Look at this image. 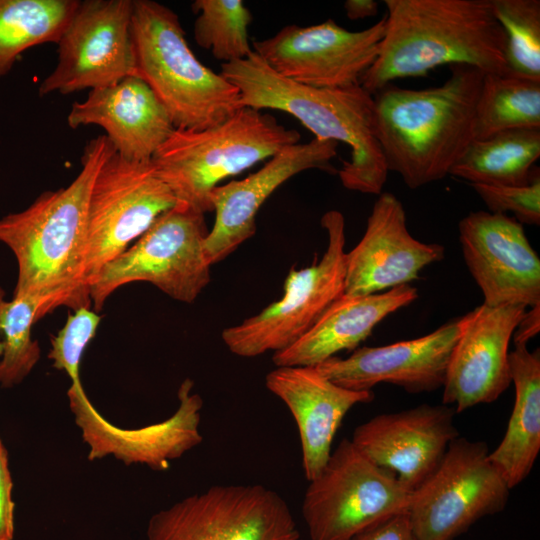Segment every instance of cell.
<instances>
[{
  "label": "cell",
  "instance_id": "f546056e",
  "mask_svg": "<svg viewBox=\"0 0 540 540\" xmlns=\"http://www.w3.org/2000/svg\"><path fill=\"white\" fill-rule=\"evenodd\" d=\"M39 320V308L29 299H6L0 287V385L10 388L21 383L40 359V347L32 338V326Z\"/></svg>",
  "mask_w": 540,
  "mask_h": 540
},
{
  "label": "cell",
  "instance_id": "1f68e13d",
  "mask_svg": "<svg viewBox=\"0 0 540 540\" xmlns=\"http://www.w3.org/2000/svg\"><path fill=\"white\" fill-rule=\"evenodd\" d=\"M102 316L91 307L69 314L64 326L51 338L48 358L53 367L63 370L71 383H80V363L88 344L94 338Z\"/></svg>",
  "mask_w": 540,
  "mask_h": 540
},
{
  "label": "cell",
  "instance_id": "e0dca14e",
  "mask_svg": "<svg viewBox=\"0 0 540 540\" xmlns=\"http://www.w3.org/2000/svg\"><path fill=\"white\" fill-rule=\"evenodd\" d=\"M470 312L435 331L385 346L362 347L347 358L331 357L314 368L333 383L354 391H371L380 383L410 393L443 387L453 348Z\"/></svg>",
  "mask_w": 540,
  "mask_h": 540
},
{
  "label": "cell",
  "instance_id": "ac0fdd59",
  "mask_svg": "<svg viewBox=\"0 0 540 540\" xmlns=\"http://www.w3.org/2000/svg\"><path fill=\"white\" fill-rule=\"evenodd\" d=\"M455 414L445 404L383 413L357 426L350 440L374 464L414 491L433 474L459 436Z\"/></svg>",
  "mask_w": 540,
  "mask_h": 540
},
{
  "label": "cell",
  "instance_id": "ffe728a7",
  "mask_svg": "<svg viewBox=\"0 0 540 540\" xmlns=\"http://www.w3.org/2000/svg\"><path fill=\"white\" fill-rule=\"evenodd\" d=\"M526 310L523 305L482 304L470 311L449 360L442 404L460 413L491 403L507 390L509 344Z\"/></svg>",
  "mask_w": 540,
  "mask_h": 540
},
{
  "label": "cell",
  "instance_id": "d4e9b609",
  "mask_svg": "<svg viewBox=\"0 0 540 540\" xmlns=\"http://www.w3.org/2000/svg\"><path fill=\"white\" fill-rule=\"evenodd\" d=\"M508 362L514 405L505 434L488 458L512 489L530 474L540 451V351L514 345Z\"/></svg>",
  "mask_w": 540,
  "mask_h": 540
},
{
  "label": "cell",
  "instance_id": "52a82bcc",
  "mask_svg": "<svg viewBox=\"0 0 540 540\" xmlns=\"http://www.w3.org/2000/svg\"><path fill=\"white\" fill-rule=\"evenodd\" d=\"M204 214L181 203L162 213L127 249L110 260L89 286L99 312L107 298L132 282H148L172 299L192 303L210 282Z\"/></svg>",
  "mask_w": 540,
  "mask_h": 540
},
{
  "label": "cell",
  "instance_id": "9c48e42d",
  "mask_svg": "<svg viewBox=\"0 0 540 540\" xmlns=\"http://www.w3.org/2000/svg\"><path fill=\"white\" fill-rule=\"evenodd\" d=\"M327 247L321 259L299 270L292 268L281 299L242 323L225 328L222 340L240 357H256L288 348L301 338L344 294L346 274L345 220L330 210L321 218Z\"/></svg>",
  "mask_w": 540,
  "mask_h": 540
},
{
  "label": "cell",
  "instance_id": "8fae6325",
  "mask_svg": "<svg viewBox=\"0 0 540 540\" xmlns=\"http://www.w3.org/2000/svg\"><path fill=\"white\" fill-rule=\"evenodd\" d=\"M483 441L458 436L437 469L412 492L408 514L420 540H454L480 518L502 511L510 488Z\"/></svg>",
  "mask_w": 540,
  "mask_h": 540
},
{
  "label": "cell",
  "instance_id": "7a4b0ae2",
  "mask_svg": "<svg viewBox=\"0 0 540 540\" xmlns=\"http://www.w3.org/2000/svg\"><path fill=\"white\" fill-rule=\"evenodd\" d=\"M384 37L360 85L375 94L396 79L442 65L509 74L506 36L490 0H385Z\"/></svg>",
  "mask_w": 540,
  "mask_h": 540
},
{
  "label": "cell",
  "instance_id": "d590c367",
  "mask_svg": "<svg viewBox=\"0 0 540 540\" xmlns=\"http://www.w3.org/2000/svg\"><path fill=\"white\" fill-rule=\"evenodd\" d=\"M530 308L529 311H525L513 333L512 340L514 345H527L539 333L540 305Z\"/></svg>",
  "mask_w": 540,
  "mask_h": 540
},
{
  "label": "cell",
  "instance_id": "d6a6232c",
  "mask_svg": "<svg viewBox=\"0 0 540 540\" xmlns=\"http://www.w3.org/2000/svg\"><path fill=\"white\" fill-rule=\"evenodd\" d=\"M487 206L489 212H511L521 224H540V176L534 174L523 186L470 184Z\"/></svg>",
  "mask_w": 540,
  "mask_h": 540
},
{
  "label": "cell",
  "instance_id": "ba28073f",
  "mask_svg": "<svg viewBox=\"0 0 540 540\" xmlns=\"http://www.w3.org/2000/svg\"><path fill=\"white\" fill-rule=\"evenodd\" d=\"M412 492L345 438L306 489L302 515L309 538L351 540L373 524L408 511Z\"/></svg>",
  "mask_w": 540,
  "mask_h": 540
},
{
  "label": "cell",
  "instance_id": "e575fe53",
  "mask_svg": "<svg viewBox=\"0 0 540 540\" xmlns=\"http://www.w3.org/2000/svg\"><path fill=\"white\" fill-rule=\"evenodd\" d=\"M8 463L7 449L0 437V540H13L15 530L13 481Z\"/></svg>",
  "mask_w": 540,
  "mask_h": 540
},
{
  "label": "cell",
  "instance_id": "83f0119b",
  "mask_svg": "<svg viewBox=\"0 0 540 540\" xmlns=\"http://www.w3.org/2000/svg\"><path fill=\"white\" fill-rule=\"evenodd\" d=\"M522 128H540V81L484 73L475 108L474 140Z\"/></svg>",
  "mask_w": 540,
  "mask_h": 540
},
{
  "label": "cell",
  "instance_id": "8992f818",
  "mask_svg": "<svg viewBox=\"0 0 540 540\" xmlns=\"http://www.w3.org/2000/svg\"><path fill=\"white\" fill-rule=\"evenodd\" d=\"M300 134L276 118L242 107L202 130L175 129L151 159L177 203L212 212L211 191L228 177L297 144Z\"/></svg>",
  "mask_w": 540,
  "mask_h": 540
},
{
  "label": "cell",
  "instance_id": "6da1fadb",
  "mask_svg": "<svg viewBox=\"0 0 540 540\" xmlns=\"http://www.w3.org/2000/svg\"><path fill=\"white\" fill-rule=\"evenodd\" d=\"M113 151L105 135L91 139L68 186L45 191L26 209L0 219V242L17 262L13 297L34 302L39 319L61 306L91 307L85 279L88 203L96 174Z\"/></svg>",
  "mask_w": 540,
  "mask_h": 540
},
{
  "label": "cell",
  "instance_id": "30bf717a",
  "mask_svg": "<svg viewBox=\"0 0 540 540\" xmlns=\"http://www.w3.org/2000/svg\"><path fill=\"white\" fill-rule=\"evenodd\" d=\"M286 501L263 485H215L153 514L146 540H298Z\"/></svg>",
  "mask_w": 540,
  "mask_h": 540
},
{
  "label": "cell",
  "instance_id": "277c9868",
  "mask_svg": "<svg viewBox=\"0 0 540 540\" xmlns=\"http://www.w3.org/2000/svg\"><path fill=\"white\" fill-rule=\"evenodd\" d=\"M220 74L239 90L242 107L289 113L315 138L347 144L351 158L338 171L346 189L383 192L389 171L375 134L374 96L360 84L306 86L274 71L254 51L244 59L223 63Z\"/></svg>",
  "mask_w": 540,
  "mask_h": 540
},
{
  "label": "cell",
  "instance_id": "8d00e7d4",
  "mask_svg": "<svg viewBox=\"0 0 540 540\" xmlns=\"http://www.w3.org/2000/svg\"><path fill=\"white\" fill-rule=\"evenodd\" d=\"M344 9L349 19L361 20L377 15L378 3L373 0H347Z\"/></svg>",
  "mask_w": 540,
  "mask_h": 540
},
{
  "label": "cell",
  "instance_id": "836d02e7",
  "mask_svg": "<svg viewBox=\"0 0 540 540\" xmlns=\"http://www.w3.org/2000/svg\"><path fill=\"white\" fill-rule=\"evenodd\" d=\"M351 540H420L408 512L389 516L366 528Z\"/></svg>",
  "mask_w": 540,
  "mask_h": 540
},
{
  "label": "cell",
  "instance_id": "7c38bea8",
  "mask_svg": "<svg viewBox=\"0 0 540 540\" xmlns=\"http://www.w3.org/2000/svg\"><path fill=\"white\" fill-rule=\"evenodd\" d=\"M177 200L150 161H130L113 151L94 179L87 212L85 279L100 270Z\"/></svg>",
  "mask_w": 540,
  "mask_h": 540
},
{
  "label": "cell",
  "instance_id": "603a6c76",
  "mask_svg": "<svg viewBox=\"0 0 540 540\" xmlns=\"http://www.w3.org/2000/svg\"><path fill=\"white\" fill-rule=\"evenodd\" d=\"M268 390L280 398L296 421L302 453V467L308 481L325 466L332 442L348 411L374 399L372 391L341 387L314 367H276L266 375Z\"/></svg>",
  "mask_w": 540,
  "mask_h": 540
},
{
  "label": "cell",
  "instance_id": "9a60e30c",
  "mask_svg": "<svg viewBox=\"0 0 540 540\" xmlns=\"http://www.w3.org/2000/svg\"><path fill=\"white\" fill-rule=\"evenodd\" d=\"M194 382L187 378L178 389L179 405L166 420L140 428H121L106 420L92 405L82 384H71L69 406L83 441L88 459L114 456L126 465L145 464L153 470L169 468L171 460L199 445L203 400L193 393Z\"/></svg>",
  "mask_w": 540,
  "mask_h": 540
},
{
  "label": "cell",
  "instance_id": "f1b7e54d",
  "mask_svg": "<svg viewBox=\"0 0 540 540\" xmlns=\"http://www.w3.org/2000/svg\"><path fill=\"white\" fill-rule=\"evenodd\" d=\"M192 10L196 43L223 63L241 60L252 52L248 27L253 20L241 0H195Z\"/></svg>",
  "mask_w": 540,
  "mask_h": 540
},
{
  "label": "cell",
  "instance_id": "cb8c5ba5",
  "mask_svg": "<svg viewBox=\"0 0 540 540\" xmlns=\"http://www.w3.org/2000/svg\"><path fill=\"white\" fill-rule=\"evenodd\" d=\"M417 297V289L408 284L369 295L343 294L301 338L275 352L273 363L315 367L343 350H354L379 322Z\"/></svg>",
  "mask_w": 540,
  "mask_h": 540
},
{
  "label": "cell",
  "instance_id": "2e32d148",
  "mask_svg": "<svg viewBox=\"0 0 540 540\" xmlns=\"http://www.w3.org/2000/svg\"><path fill=\"white\" fill-rule=\"evenodd\" d=\"M458 228L465 264L484 305H540V259L520 222L506 214L474 211Z\"/></svg>",
  "mask_w": 540,
  "mask_h": 540
},
{
  "label": "cell",
  "instance_id": "74e56055",
  "mask_svg": "<svg viewBox=\"0 0 540 540\" xmlns=\"http://www.w3.org/2000/svg\"><path fill=\"white\" fill-rule=\"evenodd\" d=\"M2 353H3V344H2V342L0 340V357H1Z\"/></svg>",
  "mask_w": 540,
  "mask_h": 540
},
{
  "label": "cell",
  "instance_id": "4fadbf2b",
  "mask_svg": "<svg viewBox=\"0 0 540 540\" xmlns=\"http://www.w3.org/2000/svg\"><path fill=\"white\" fill-rule=\"evenodd\" d=\"M133 0H84L57 43L54 70L39 95L72 94L138 76L131 31Z\"/></svg>",
  "mask_w": 540,
  "mask_h": 540
},
{
  "label": "cell",
  "instance_id": "4dcf8cb0",
  "mask_svg": "<svg viewBox=\"0 0 540 540\" xmlns=\"http://www.w3.org/2000/svg\"><path fill=\"white\" fill-rule=\"evenodd\" d=\"M506 36L509 74L540 81V1L490 0Z\"/></svg>",
  "mask_w": 540,
  "mask_h": 540
},
{
  "label": "cell",
  "instance_id": "5bb4252c",
  "mask_svg": "<svg viewBox=\"0 0 540 540\" xmlns=\"http://www.w3.org/2000/svg\"><path fill=\"white\" fill-rule=\"evenodd\" d=\"M386 26L385 15L372 26L352 32L334 20L288 25L272 37L252 43L253 51L274 71L316 88L360 84L377 58Z\"/></svg>",
  "mask_w": 540,
  "mask_h": 540
},
{
  "label": "cell",
  "instance_id": "d6986e66",
  "mask_svg": "<svg viewBox=\"0 0 540 540\" xmlns=\"http://www.w3.org/2000/svg\"><path fill=\"white\" fill-rule=\"evenodd\" d=\"M338 143L314 138L283 148L258 171L216 186L210 193L215 222L204 241L210 265L234 252L256 232V215L266 199L294 175L309 169L335 171Z\"/></svg>",
  "mask_w": 540,
  "mask_h": 540
},
{
  "label": "cell",
  "instance_id": "5b68a950",
  "mask_svg": "<svg viewBox=\"0 0 540 540\" xmlns=\"http://www.w3.org/2000/svg\"><path fill=\"white\" fill-rule=\"evenodd\" d=\"M131 31L138 76L175 129H206L242 108L239 90L194 55L173 10L156 1L133 0Z\"/></svg>",
  "mask_w": 540,
  "mask_h": 540
},
{
  "label": "cell",
  "instance_id": "7402d4cb",
  "mask_svg": "<svg viewBox=\"0 0 540 540\" xmlns=\"http://www.w3.org/2000/svg\"><path fill=\"white\" fill-rule=\"evenodd\" d=\"M67 123L73 129L101 127L114 151L130 161H150L175 130L165 107L139 76L90 90L84 101L72 104Z\"/></svg>",
  "mask_w": 540,
  "mask_h": 540
},
{
  "label": "cell",
  "instance_id": "3957f363",
  "mask_svg": "<svg viewBox=\"0 0 540 540\" xmlns=\"http://www.w3.org/2000/svg\"><path fill=\"white\" fill-rule=\"evenodd\" d=\"M441 85L375 93V134L388 171L410 189L442 180L474 140L475 108L484 72L451 65Z\"/></svg>",
  "mask_w": 540,
  "mask_h": 540
},
{
  "label": "cell",
  "instance_id": "4316f807",
  "mask_svg": "<svg viewBox=\"0 0 540 540\" xmlns=\"http://www.w3.org/2000/svg\"><path fill=\"white\" fill-rule=\"evenodd\" d=\"M78 0H0V78L25 50L58 43Z\"/></svg>",
  "mask_w": 540,
  "mask_h": 540
},
{
  "label": "cell",
  "instance_id": "484cf974",
  "mask_svg": "<svg viewBox=\"0 0 540 540\" xmlns=\"http://www.w3.org/2000/svg\"><path fill=\"white\" fill-rule=\"evenodd\" d=\"M540 157V128L511 129L473 140L450 170L470 184L523 186Z\"/></svg>",
  "mask_w": 540,
  "mask_h": 540
},
{
  "label": "cell",
  "instance_id": "44dd1931",
  "mask_svg": "<svg viewBox=\"0 0 540 540\" xmlns=\"http://www.w3.org/2000/svg\"><path fill=\"white\" fill-rule=\"evenodd\" d=\"M444 247L414 238L400 200L378 195L359 243L346 252V295H369L406 285L420 271L444 258Z\"/></svg>",
  "mask_w": 540,
  "mask_h": 540
}]
</instances>
